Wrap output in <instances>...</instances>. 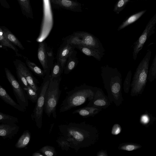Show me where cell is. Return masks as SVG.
<instances>
[{"label": "cell", "instance_id": "obj_1", "mask_svg": "<svg viewBox=\"0 0 156 156\" xmlns=\"http://www.w3.org/2000/svg\"><path fill=\"white\" fill-rule=\"evenodd\" d=\"M58 128L61 135L69 142L70 148L76 152L80 148L94 145L99 139L98 129L85 121L61 124L58 126Z\"/></svg>", "mask_w": 156, "mask_h": 156}, {"label": "cell", "instance_id": "obj_39", "mask_svg": "<svg viewBox=\"0 0 156 156\" xmlns=\"http://www.w3.org/2000/svg\"><path fill=\"white\" fill-rule=\"evenodd\" d=\"M97 156H108L107 152L106 151L101 150L98 151L97 154Z\"/></svg>", "mask_w": 156, "mask_h": 156}, {"label": "cell", "instance_id": "obj_24", "mask_svg": "<svg viewBox=\"0 0 156 156\" xmlns=\"http://www.w3.org/2000/svg\"><path fill=\"white\" fill-rule=\"evenodd\" d=\"M64 68L61 63L56 61L54 63L51 69L50 73V79H53L61 76Z\"/></svg>", "mask_w": 156, "mask_h": 156}, {"label": "cell", "instance_id": "obj_41", "mask_svg": "<svg viewBox=\"0 0 156 156\" xmlns=\"http://www.w3.org/2000/svg\"><path fill=\"white\" fill-rule=\"evenodd\" d=\"M54 125V123H53V124H51V128H50V131H49V133L51 132L52 129Z\"/></svg>", "mask_w": 156, "mask_h": 156}, {"label": "cell", "instance_id": "obj_14", "mask_svg": "<svg viewBox=\"0 0 156 156\" xmlns=\"http://www.w3.org/2000/svg\"><path fill=\"white\" fill-rule=\"evenodd\" d=\"M20 127L16 123L0 124V136L4 139H11L17 134Z\"/></svg>", "mask_w": 156, "mask_h": 156}, {"label": "cell", "instance_id": "obj_10", "mask_svg": "<svg viewBox=\"0 0 156 156\" xmlns=\"http://www.w3.org/2000/svg\"><path fill=\"white\" fill-rule=\"evenodd\" d=\"M156 14L148 22L140 36L133 45V58L135 60L140 51L142 49L145 43L150 36L155 31Z\"/></svg>", "mask_w": 156, "mask_h": 156}, {"label": "cell", "instance_id": "obj_5", "mask_svg": "<svg viewBox=\"0 0 156 156\" xmlns=\"http://www.w3.org/2000/svg\"><path fill=\"white\" fill-rule=\"evenodd\" d=\"M61 79V76L50 79L46 92L44 111L49 117L51 115L55 119L57 117L56 108L61 93L60 88Z\"/></svg>", "mask_w": 156, "mask_h": 156}, {"label": "cell", "instance_id": "obj_22", "mask_svg": "<svg viewBox=\"0 0 156 156\" xmlns=\"http://www.w3.org/2000/svg\"><path fill=\"white\" fill-rule=\"evenodd\" d=\"M1 27L6 38L11 43L22 50L25 49L21 42L5 26H1Z\"/></svg>", "mask_w": 156, "mask_h": 156}, {"label": "cell", "instance_id": "obj_32", "mask_svg": "<svg viewBox=\"0 0 156 156\" xmlns=\"http://www.w3.org/2000/svg\"><path fill=\"white\" fill-rule=\"evenodd\" d=\"M61 149L63 151H68L70 147V144L69 142L63 136L61 135L56 140Z\"/></svg>", "mask_w": 156, "mask_h": 156}, {"label": "cell", "instance_id": "obj_8", "mask_svg": "<svg viewBox=\"0 0 156 156\" xmlns=\"http://www.w3.org/2000/svg\"><path fill=\"white\" fill-rule=\"evenodd\" d=\"M37 56L45 75L50 74L54 63V57L52 49L48 45L45 41L39 43Z\"/></svg>", "mask_w": 156, "mask_h": 156}, {"label": "cell", "instance_id": "obj_7", "mask_svg": "<svg viewBox=\"0 0 156 156\" xmlns=\"http://www.w3.org/2000/svg\"><path fill=\"white\" fill-rule=\"evenodd\" d=\"M50 80V74H46L44 77L34 110L31 114L37 128L41 129L42 125V118L45 104V96Z\"/></svg>", "mask_w": 156, "mask_h": 156}, {"label": "cell", "instance_id": "obj_35", "mask_svg": "<svg viewBox=\"0 0 156 156\" xmlns=\"http://www.w3.org/2000/svg\"><path fill=\"white\" fill-rule=\"evenodd\" d=\"M16 70L19 82L22 85L23 88L29 86L26 78L21 72L17 69H16Z\"/></svg>", "mask_w": 156, "mask_h": 156}, {"label": "cell", "instance_id": "obj_30", "mask_svg": "<svg viewBox=\"0 0 156 156\" xmlns=\"http://www.w3.org/2000/svg\"><path fill=\"white\" fill-rule=\"evenodd\" d=\"M23 88L26 93L28 99L33 103H36L39 93L35 91L30 86Z\"/></svg>", "mask_w": 156, "mask_h": 156}, {"label": "cell", "instance_id": "obj_34", "mask_svg": "<svg viewBox=\"0 0 156 156\" xmlns=\"http://www.w3.org/2000/svg\"><path fill=\"white\" fill-rule=\"evenodd\" d=\"M132 73L131 70L128 73L124 80L123 88L124 91L126 93H128L129 91L131 83Z\"/></svg>", "mask_w": 156, "mask_h": 156}, {"label": "cell", "instance_id": "obj_3", "mask_svg": "<svg viewBox=\"0 0 156 156\" xmlns=\"http://www.w3.org/2000/svg\"><path fill=\"white\" fill-rule=\"evenodd\" d=\"M97 87L83 84L66 92L65 98L60 106L59 112L63 113L80 106L93 98Z\"/></svg>", "mask_w": 156, "mask_h": 156}, {"label": "cell", "instance_id": "obj_4", "mask_svg": "<svg viewBox=\"0 0 156 156\" xmlns=\"http://www.w3.org/2000/svg\"><path fill=\"white\" fill-rule=\"evenodd\" d=\"M152 52L149 49L138 65L131 82L130 95L132 97L141 94L147 82L149 64Z\"/></svg>", "mask_w": 156, "mask_h": 156}, {"label": "cell", "instance_id": "obj_23", "mask_svg": "<svg viewBox=\"0 0 156 156\" xmlns=\"http://www.w3.org/2000/svg\"><path fill=\"white\" fill-rule=\"evenodd\" d=\"M26 66L29 69L33 72L36 75L41 77H44L45 73L43 69H41L36 64L25 57Z\"/></svg>", "mask_w": 156, "mask_h": 156}, {"label": "cell", "instance_id": "obj_2", "mask_svg": "<svg viewBox=\"0 0 156 156\" xmlns=\"http://www.w3.org/2000/svg\"><path fill=\"white\" fill-rule=\"evenodd\" d=\"M101 76L105 88L110 102H113L117 106H119L123 99L122 96V76L116 68L108 65L101 67Z\"/></svg>", "mask_w": 156, "mask_h": 156}, {"label": "cell", "instance_id": "obj_25", "mask_svg": "<svg viewBox=\"0 0 156 156\" xmlns=\"http://www.w3.org/2000/svg\"><path fill=\"white\" fill-rule=\"evenodd\" d=\"M22 13L27 17H32V12L29 0H17Z\"/></svg>", "mask_w": 156, "mask_h": 156}, {"label": "cell", "instance_id": "obj_6", "mask_svg": "<svg viewBox=\"0 0 156 156\" xmlns=\"http://www.w3.org/2000/svg\"><path fill=\"white\" fill-rule=\"evenodd\" d=\"M66 42L74 46H83L91 47L105 51L102 44L99 40L93 35L86 32L73 33L62 39Z\"/></svg>", "mask_w": 156, "mask_h": 156}, {"label": "cell", "instance_id": "obj_9", "mask_svg": "<svg viewBox=\"0 0 156 156\" xmlns=\"http://www.w3.org/2000/svg\"><path fill=\"white\" fill-rule=\"evenodd\" d=\"M6 77L10 84L18 104L25 110L29 104L25 91L14 75L7 68H5Z\"/></svg>", "mask_w": 156, "mask_h": 156}, {"label": "cell", "instance_id": "obj_16", "mask_svg": "<svg viewBox=\"0 0 156 156\" xmlns=\"http://www.w3.org/2000/svg\"><path fill=\"white\" fill-rule=\"evenodd\" d=\"M102 109L92 106H86L73 111V114L77 113L83 118L94 117Z\"/></svg>", "mask_w": 156, "mask_h": 156}, {"label": "cell", "instance_id": "obj_36", "mask_svg": "<svg viewBox=\"0 0 156 156\" xmlns=\"http://www.w3.org/2000/svg\"><path fill=\"white\" fill-rule=\"evenodd\" d=\"M55 1L56 3L66 8H72L77 5V3L70 0H56Z\"/></svg>", "mask_w": 156, "mask_h": 156}, {"label": "cell", "instance_id": "obj_21", "mask_svg": "<svg viewBox=\"0 0 156 156\" xmlns=\"http://www.w3.org/2000/svg\"><path fill=\"white\" fill-rule=\"evenodd\" d=\"M31 139V133L28 130H25L15 145L16 148H23L29 144Z\"/></svg>", "mask_w": 156, "mask_h": 156}, {"label": "cell", "instance_id": "obj_26", "mask_svg": "<svg viewBox=\"0 0 156 156\" xmlns=\"http://www.w3.org/2000/svg\"><path fill=\"white\" fill-rule=\"evenodd\" d=\"M142 147L139 144L133 143H124L121 144L118 148L119 150L127 151H132Z\"/></svg>", "mask_w": 156, "mask_h": 156}, {"label": "cell", "instance_id": "obj_28", "mask_svg": "<svg viewBox=\"0 0 156 156\" xmlns=\"http://www.w3.org/2000/svg\"><path fill=\"white\" fill-rule=\"evenodd\" d=\"M156 79V54L153 60L152 63L148 70L147 80L152 82Z\"/></svg>", "mask_w": 156, "mask_h": 156}, {"label": "cell", "instance_id": "obj_27", "mask_svg": "<svg viewBox=\"0 0 156 156\" xmlns=\"http://www.w3.org/2000/svg\"><path fill=\"white\" fill-rule=\"evenodd\" d=\"M156 118L148 112H145L140 118V122L142 125L147 127L151 124L155 120Z\"/></svg>", "mask_w": 156, "mask_h": 156}, {"label": "cell", "instance_id": "obj_42", "mask_svg": "<svg viewBox=\"0 0 156 156\" xmlns=\"http://www.w3.org/2000/svg\"></svg>", "mask_w": 156, "mask_h": 156}, {"label": "cell", "instance_id": "obj_11", "mask_svg": "<svg viewBox=\"0 0 156 156\" xmlns=\"http://www.w3.org/2000/svg\"><path fill=\"white\" fill-rule=\"evenodd\" d=\"M13 62L16 69L19 70L24 76L29 85L39 93L40 88L37 85L39 82L33 75L26 64L19 59H16Z\"/></svg>", "mask_w": 156, "mask_h": 156}, {"label": "cell", "instance_id": "obj_40", "mask_svg": "<svg viewBox=\"0 0 156 156\" xmlns=\"http://www.w3.org/2000/svg\"><path fill=\"white\" fill-rule=\"evenodd\" d=\"M32 156H44V155L39 151H38L33 153Z\"/></svg>", "mask_w": 156, "mask_h": 156}, {"label": "cell", "instance_id": "obj_17", "mask_svg": "<svg viewBox=\"0 0 156 156\" xmlns=\"http://www.w3.org/2000/svg\"><path fill=\"white\" fill-rule=\"evenodd\" d=\"M0 98L6 104L20 112H24L26 110L16 103L8 94L5 90L0 85Z\"/></svg>", "mask_w": 156, "mask_h": 156}, {"label": "cell", "instance_id": "obj_15", "mask_svg": "<svg viewBox=\"0 0 156 156\" xmlns=\"http://www.w3.org/2000/svg\"><path fill=\"white\" fill-rule=\"evenodd\" d=\"M75 48L78 49L85 55L93 57L99 61L101 60L105 54V51L91 47L78 46H76Z\"/></svg>", "mask_w": 156, "mask_h": 156}, {"label": "cell", "instance_id": "obj_13", "mask_svg": "<svg viewBox=\"0 0 156 156\" xmlns=\"http://www.w3.org/2000/svg\"><path fill=\"white\" fill-rule=\"evenodd\" d=\"M75 48L74 46L70 44L63 42L57 52V61L60 62L65 67L68 57Z\"/></svg>", "mask_w": 156, "mask_h": 156}, {"label": "cell", "instance_id": "obj_12", "mask_svg": "<svg viewBox=\"0 0 156 156\" xmlns=\"http://www.w3.org/2000/svg\"><path fill=\"white\" fill-rule=\"evenodd\" d=\"M111 104L108 97L101 89L97 87L93 98L86 106H92L101 109H105Z\"/></svg>", "mask_w": 156, "mask_h": 156}, {"label": "cell", "instance_id": "obj_29", "mask_svg": "<svg viewBox=\"0 0 156 156\" xmlns=\"http://www.w3.org/2000/svg\"><path fill=\"white\" fill-rule=\"evenodd\" d=\"M18 122V120L17 117L0 112V123L16 124Z\"/></svg>", "mask_w": 156, "mask_h": 156}, {"label": "cell", "instance_id": "obj_33", "mask_svg": "<svg viewBox=\"0 0 156 156\" xmlns=\"http://www.w3.org/2000/svg\"><path fill=\"white\" fill-rule=\"evenodd\" d=\"M129 0H118L114 6L113 11L116 14H119L123 9Z\"/></svg>", "mask_w": 156, "mask_h": 156}, {"label": "cell", "instance_id": "obj_31", "mask_svg": "<svg viewBox=\"0 0 156 156\" xmlns=\"http://www.w3.org/2000/svg\"><path fill=\"white\" fill-rule=\"evenodd\" d=\"M39 151L44 156H53L57 154L54 147L49 145H46L40 148Z\"/></svg>", "mask_w": 156, "mask_h": 156}, {"label": "cell", "instance_id": "obj_38", "mask_svg": "<svg viewBox=\"0 0 156 156\" xmlns=\"http://www.w3.org/2000/svg\"><path fill=\"white\" fill-rule=\"evenodd\" d=\"M0 2L1 5L4 7L9 9L10 6L6 0H0Z\"/></svg>", "mask_w": 156, "mask_h": 156}, {"label": "cell", "instance_id": "obj_18", "mask_svg": "<svg viewBox=\"0 0 156 156\" xmlns=\"http://www.w3.org/2000/svg\"><path fill=\"white\" fill-rule=\"evenodd\" d=\"M77 51L75 50L68 57L65 65L64 71V73L68 74L76 68L79 62L77 57Z\"/></svg>", "mask_w": 156, "mask_h": 156}, {"label": "cell", "instance_id": "obj_19", "mask_svg": "<svg viewBox=\"0 0 156 156\" xmlns=\"http://www.w3.org/2000/svg\"><path fill=\"white\" fill-rule=\"evenodd\" d=\"M0 47L5 49L9 48L13 50L18 56H22L18 53V50L16 47L11 43L6 38L3 30L0 26Z\"/></svg>", "mask_w": 156, "mask_h": 156}, {"label": "cell", "instance_id": "obj_20", "mask_svg": "<svg viewBox=\"0 0 156 156\" xmlns=\"http://www.w3.org/2000/svg\"><path fill=\"white\" fill-rule=\"evenodd\" d=\"M146 11L147 10L146 9L143 10L129 16L119 26L117 29V30H120L135 22L144 15Z\"/></svg>", "mask_w": 156, "mask_h": 156}, {"label": "cell", "instance_id": "obj_37", "mask_svg": "<svg viewBox=\"0 0 156 156\" xmlns=\"http://www.w3.org/2000/svg\"><path fill=\"white\" fill-rule=\"evenodd\" d=\"M121 130L120 126L118 124H115L112 128L111 133L113 135H118L120 133Z\"/></svg>", "mask_w": 156, "mask_h": 156}]
</instances>
